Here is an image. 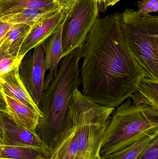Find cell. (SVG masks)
Masks as SVG:
<instances>
[{
    "label": "cell",
    "mask_w": 158,
    "mask_h": 159,
    "mask_svg": "<svg viewBox=\"0 0 158 159\" xmlns=\"http://www.w3.org/2000/svg\"></svg>",
    "instance_id": "cell-31"
},
{
    "label": "cell",
    "mask_w": 158,
    "mask_h": 159,
    "mask_svg": "<svg viewBox=\"0 0 158 159\" xmlns=\"http://www.w3.org/2000/svg\"><path fill=\"white\" fill-rule=\"evenodd\" d=\"M157 137L158 132L145 136L119 151L104 157L107 159H136L148 144Z\"/></svg>",
    "instance_id": "cell-18"
},
{
    "label": "cell",
    "mask_w": 158,
    "mask_h": 159,
    "mask_svg": "<svg viewBox=\"0 0 158 159\" xmlns=\"http://www.w3.org/2000/svg\"><path fill=\"white\" fill-rule=\"evenodd\" d=\"M52 155L45 148L0 144V159H47Z\"/></svg>",
    "instance_id": "cell-14"
},
{
    "label": "cell",
    "mask_w": 158,
    "mask_h": 159,
    "mask_svg": "<svg viewBox=\"0 0 158 159\" xmlns=\"http://www.w3.org/2000/svg\"><path fill=\"white\" fill-rule=\"evenodd\" d=\"M106 0H104V4H105V2Z\"/></svg>",
    "instance_id": "cell-30"
},
{
    "label": "cell",
    "mask_w": 158,
    "mask_h": 159,
    "mask_svg": "<svg viewBox=\"0 0 158 159\" xmlns=\"http://www.w3.org/2000/svg\"><path fill=\"white\" fill-rule=\"evenodd\" d=\"M31 28L27 24H14L0 41V50L17 58L21 45Z\"/></svg>",
    "instance_id": "cell-15"
},
{
    "label": "cell",
    "mask_w": 158,
    "mask_h": 159,
    "mask_svg": "<svg viewBox=\"0 0 158 159\" xmlns=\"http://www.w3.org/2000/svg\"><path fill=\"white\" fill-rule=\"evenodd\" d=\"M120 0H106L104 4V9L105 10L108 7L110 6H113L117 3Z\"/></svg>",
    "instance_id": "cell-25"
},
{
    "label": "cell",
    "mask_w": 158,
    "mask_h": 159,
    "mask_svg": "<svg viewBox=\"0 0 158 159\" xmlns=\"http://www.w3.org/2000/svg\"><path fill=\"white\" fill-rule=\"evenodd\" d=\"M64 20L56 31L42 43L44 51V64L45 73L48 74L45 79V89L56 75L62 54V33Z\"/></svg>",
    "instance_id": "cell-9"
},
{
    "label": "cell",
    "mask_w": 158,
    "mask_h": 159,
    "mask_svg": "<svg viewBox=\"0 0 158 159\" xmlns=\"http://www.w3.org/2000/svg\"><path fill=\"white\" fill-rule=\"evenodd\" d=\"M130 98L135 102L146 104L158 109V80L146 77Z\"/></svg>",
    "instance_id": "cell-16"
},
{
    "label": "cell",
    "mask_w": 158,
    "mask_h": 159,
    "mask_svg": "<svg viewBox=\"0 0 158 159\" xmlns=\"http://www.w3.org/2000/svg\"><path fill=\"white\" fill-rule=\"evenodd\" d=\"M94 0H76L66 10L62 33L61 59L78 48H82L98 19Z\"/></svg>",
    "instance_id": "cell-5"
},
{
    "label": "cell",
    "mask_w": 158,
    "mask_h": 159,
    "mask_svg": "<svg viewBox=\"0 0 158 159\" xmlns=\"http://www.w3.org/2000/svg\"><path fill=\"white\" fill-rule=\"evenodd\" d=\"M0 124L2 131V144L48 148L36 132L18 124L6 113L0 112Z\"/></svg>",
    "instance_id": "cell-8"
},
{
    "label": "cell",
    "mask_w": 158,
    "mask_h": 159,
    "mask_svg": "<svg viewBox=\"0 0 158 159\" xmlns=\"http://www.w3.org/2000/svg\"><path fill=\"white\" fill-rule=\"evenodd\" d=\"M2 127L0 124V144H2Z\"/></svg>",
    "instance_id": "cell-27"
},
{
    "label": "cell",
    "mask_w": 158,
    "mask_h": 159,
    "mask_svg": "<svg viewBox=\"0 0 158 159\" xmlns=\"http://www.w3.org/2000/svg\"><path fill=\"white\" fill-rule=\"evenodd\" d=\"M78 152L76 127L67 116L65 128L54 148L51 156L54 159H76Z\"/></svg>",
    "instance_id": "cell-12"
},
{
    "label": "cell",
    "mask_w": 158,
    "mask_h": 159,
    "mask_svg": "<svg viewBox=\"0 0 158 159\" xmlns=\"http://www.w3.org/2000/svg\"><path fill=\"white\" fill-rule=\"evenodd\" d=\"M0 112L7 113V107L2 93L0 91Z\"/></svg>",
    "instance_id": "cell-24"
},
{
    "label": "cell",
    "mask_w": 158,
    "mask_h": 159,
    "mask_svg": "<svg viewBox=\"0 0 158 159\" xmlns=\"http://www.w3.org/2000/svg\"><path fill=\"white\" fill-rule=\"evenodd\" d=\"M61 9L67 10L71 7L76 0H53Z\"/></svg>",
    "instance_id": "cell-22"
},
{
    "label": "cell",
    "mask_w": 158,
    "mask_h": 159,
    "mask_svg": "<svg viewBox=\"0 0 158 159\" xmlns=\"http://www.w3.org/2000/svg\"><path fill=\"white\" fill-rule=\"evenodd\" d=\"M13 25L14 24L2 21L0 19V41Z\"/></svg>",
    "instance_id": "cell-23"
},
{
    "label": "cell",
    "mask_w": 158,
    "mask_h": 159,
    "mask_svg": "<svg viewBox=\"0 0 158 159\" xmlns=\"http://www.w3.org/2000/svg\"><path fill=\"white\" fill-rule=\"evenodd\" d=\"M136 159H158V137L153 139Z\"/></svg>",
    "instance_id": "cell-20"
},
{
    "label": "cell",
    "mask_w": 158,
    "mask_h": 159,
    "mask_svg": "<svg viewBox=\"0 0 158 159\" xmlns=\"http://www.w3.org/2000/svg\"><path fill=\"white\" fill-rule=\"evenodd\" d=\"M81 58L82 48H78L61 59L57 74L44 90L39 106L42 117L35 132L52 153L65 128L74 91L81 84Z\"/></svg>",
    "instance_id": "cell-2"
},
{
    "label": "cell",
    "mask_w": 158,
    "mask_h": 159,
    "mask_svg": "<svg viewBox=\"0 0 158 159\" xmlns=\"http://www.w3.org/2000/svg\"><path fill=\"white\" fill-rule=\"evenodd\" d=\"M19 74L32 100L38 107L44 91L45 68L42 43L33 48L27 59L19 64Z\"/></svg>",
    "instance_id": "cell-6"
},
{
    "label": "cell",
    "mask_w": 158,
    "mask_h": 159,
    "mask_svg": "<svg viewBox=\"0 0 158 159\" xmlns=\"http://www.w3.org/2000/svg\"><path fill=\"white\" fill-rule=\"evenodd\" d=\"M95 2L97 4L98 11H103L104 9V0H94Z\"/></svg>",
    "instance_id": "cell-26"
},
{
    "label": "cell",
    "mask_w": 158,
    "mask_h": 159,
    "mask_svg": "<svg viewBox=\"0 0 158 159\" xmlns=\"http://www.w3.org/2000/svg\"><path fill=\"white\" fill-rule=\"evenodd\" d=\"M26 9L54 12L61 8L53 0H12L0 2V16Z\"/></svg>",
    "instance_id": "cell-13"
},
{
    "label": "cell",
    "mask_w": 158,
    "mask_h": 159,
    "mask_svg": "<svg viewBox=\"0 0 158 159\" xmlns=\"http://www.w3.org/2000/svg\"><path fill=\"white\" fill-rule=\"evenodd\" d=\"M53 13L54 12L33 9H23L12 14L1 16L0 19L11 24H25L32 27L40 19Z\"/></svg>",
    "instance_id": "cell-17"
},
{
    "label": "cell",
    "mask_w": 158,
    "mask_h": 159,
    "mask_svg": "<svg viewBox=\"0 0 158 159\" xmlns=\"http://www.w3.org/2000/svg\"><path fill=\"white\" fill-rule=\"evenodd\" d=\"M47 159H54L53 158V157H52V156H51V157H50L48 158H47Z\"/></svg>",
    "instance_id": "cell-29"
},
{
    "label": "cell",
    "mask_w": 158,
    "mask_h": 159,
    "mask_svg": "<svg viewBox=\"0 0 158 159\" xmlns=\"http://www.w3.org/2000/svg\"><path fill=\"white\" fill-rule=\"evenodd\" d=\"M19 69V66L0 75V90L37 112L41 118L42 117L41 112L22 82Z\"/></svg>",
    "instance_id": "cell-10"
},
{
    "label": "cell",
    "mask_w": 158,
    "mask_h": 159,
    "mask_svg": "<svg viewBox=\"0 0 158 159\" xmlns=\"http://www.w3.org/2000/svg\"><path fill=\"white\" fill-rule=\"evenodd\" d=\"M120 17L116 12L97 19L82 48V93L108 107L120 105L143 79L150 77L125 45Z\"/></svg>",
    "instance_id": "cell-1"
},
{
    "label": "cell",
    "mask_w": 158,
    "mask_h": 159,
    "mask_svg": "<svg viewBox=\"0 0 158 159\" xmlns=\"http://www.w3.org/2000/svg\"><path fill=\"white\" fill-rule=\"evenodd\" d=\"M158 132V109L127 99L112 114L101 146V156L119 151Z\"/></svg>",
    "instance_id": "cell-3"
},
{
    "label": "cell",
    "mask_w": 158,
    "mask_h": 159,
    "mask_svg": "<svg viewBox=\"0 0 158 159\" xmlns=\"http://www.w3.org/2000/svg\"><path fill=\"white\" fill-rule=\"evenodd\" d=\"M126 47L151 78L158 80V16L127 8L120 17Z\"/></svg>",
    "instance_id": "cell-4"
},
{
    "label": "cell",
    "mask_w": 158,
    "mask_h": 159,
    "mask_svg": "<svg viewBox=\"0 0 158 159\" xmlns=\"http://www.w3.org/2000/svg\"><path fill=\"white\" fill-rule=\"evenodd\" d=\"M136 6L139 13L149 14L158 12V0H142L137 2Z\"/></svg>",
    "instance_id": "cell-21"
},
{
    "label": "cell",
    "mask_w": 158,
    "mask_h": 159,
    "mask_svg": "<svg viewBox=\"0 0 158 159\" xmlns=\"http://www.w3.org/2000/svg\"><path fill=\"white\" fill-rule=\"evenodd\" d=\"M1 92L6 103V114L18 124L31 131L35 132L41 118L40 115L19 101L2 92Z\"/></svg>",
    "instance_id": "cell-11"
},
{
    "label": "cell",
    "mask_w": 158,
    "mask_h": 159,
    "mask_svg": "<svg viewBox=\"0 0 158 159\" xmlns=\"http://www.w3.org/2000/svg\"><path fill=\"white\" fill-rule=\"evenodd\" d=\"M96 159H106L105 157H103V156H100L99 157H98Z\"/></svg>",
    "instance_id": "cell-28"
},
{
    "label": "cell",
    "mask_w": 158,
    "mask_h": 159,
    "mask_svg": "<svg viewBox=\"0 0 158 159\" xmlns=\"http://www.w3.org/2000/svg\"><path fill=\"white\" fill-rule=\"evenodd\" d=\"M66 13V10L60 9L44 17L31 27L21 45L17 58L22 61L29 51L53 34L64 20Z\"/></svg>",
    "instance_id": "cell-7"
},
{
    "label": "cell",
    "mask_w": 158,
    "mask_h": 159,
    "mask_svg": "<svg viewBox=\"0 0 158 159\" xmlns=\"http://www.w3.org/2000/svg\"><path fill=\"white\" fill-rule=\"evenodd\" d=\"M22 61L0 50V75L5 74L19 66Z\"/></svg>",
    "instance_id": "cell-19"
}]
</instances>
